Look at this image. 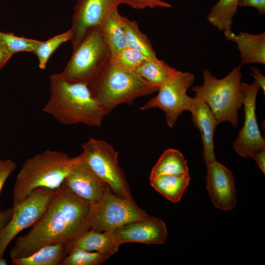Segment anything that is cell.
I'll list each match as a JSON object with an SVG mask.
<instances>
[{"label": "cell", "instance_id": "1", "mask_svg": "<svg viewBox=\"0 0 265 265\" xmlns=\"http://www.w3.org/2000/svg\"><path fill=\"white\" fill-rule=\"evenodd\" d=\"M90 209L62 185L41 217L17 239L10 251L11 259L29 256L47 245L73 241L91 229Z\"/></svg>", "mask_w": 265, "mask_h": 265}, {"label": "cell", "instance_id": "2", "mask_svg": "<svg viewBox=\"0 0 265 265\" xmlns=\"http://www.w3.org/2000/svg\"><path fill=\"white\" fill-rule=\"evenodd\" d=\"M50 99L43 111L65 125H102L106 112L85 82H72L60 73L50 76Z\"/></svg>", "mask_w": 265, "mask_h": 265}, {"label": "cell", "instance_id": "3", "mask_svg": "<svg viewBox=\"0 0 265 265\" xmlns=\"http://www.w3.org/2000/svg\"><path fill=\"white\" fill-rule=\"evenodd\" d=\"M77 160L66 153L46 150L27 159L17 176L13 192L15 207L37 188L56 189L62 185Z\"/></svg>", "mask_w": 265, "mask_h": 265}, {"label": "cell", "instance_id": "4", "mask_svg": "<svg viewBox=\"0 0 265 265\" xmlns=\"http://www.w3.org/2000/svg\"><path fill=\"white\" fill-rule=\"evenodd\" d=\"M88 86L106 115L122 104L131 105L137 98L157 92L159 88L134 71L120 69L110 62Z\"/></svg>", "mask_w": 265, "mask_h": 265}, {"label": "cell", "instance_id": "5", "mask_svg": "<svg viewBox=\"0 0 265 265\" xmlns=\"http://www.w3.org/2000/svg\"><path fill=\"white\" fill-rule=\"evenodd\" d=\"M242 65L235 67L220 79L205 69L203 84L192 87L195 96L209 106L218 124L229 122L234 128L238 125V111L243 105L244 99L241 82Z\"/></svg>", "mask_w": 265, "mask_h": 265}, {"label": "cell", "instance_id": "6", "mask_svg": "<svg viewBox=\"0 0 265 265\" xmlns=\"http://www.w3.org/2000/svg\"><path fill=\"white\" fill-rule=\"evenodd\" d=\"M111 55L103 39L100 28L89 31L72 55L61 76L72 82L92 81L107 66Z\"/></svg>", "mask_w": 265, "mask_h": 265}, {"label": "cell", "instance_id": "7", "mask_svg": "<svg viewBox=\"0 0 265 265\" xmlns=\"http://www.w3.org/2000/svg\"><path fill=\"white\" fill-rule=\"evenodd\" d=\"M80 155L91 170L118 196L134 202L124 173L118 163V152L107 142L90 138Z\"/></svg>", "mask_w": 265, "mask_h": 265}, {"label": "cell", "instance_id": "8", "mask_svg": "<svg viewBox=\"0 0 265 265\" xmlns=\"http://www.w3.org/2000/svg\"><path fill=\"white\" fill-rule=\"evenodd\" d=\"M149 216L144 210L137 206L135 201L118 196L108 186L99 202L91 206L89 220L91 229L106 232Z\"/></svg>", "mask_w": 265, "mask_h": 265}, {"label": "cell", "instance_id": "9", "mask_svg": "<svg viewBox=\"0 0 265 265\" xmlns=\"http://www.w3.org/2000/svg\"><path fill=\"white\" fill-rule=\"evenodd\" d=\"M57 191L46 188L33 190L13 208L8 223L0 231V259L13 239L24 229L32 226L42 216Z\"/></svg>", "mask_w": 265, "mask_h": 265}, {"label": "cell", "instance_id": "10", "mask_svg": "<svg viewBox=\"0 0 265 265\" xmlns=\"http://www.w3.org/2000/svg\"><path fill=\"white\" fill-rule=\"evenodd\" d=\"M194 80L195 76L190 72L178 70L171 80L159 88L158 94L140 109L159 108L165 114L167 125L173 127L183 112L189 111L190 97L186 93Z\"/></svg>", "mask_w": 265, "mask_h": 265}, {"label": "cell", "instance_id": "11", "mask_svg": "<svg viewBox=\"0 0 265 265\" xmlns=\"http://www.w3.org/2000/svg\"><path fill=\"white\" fill-rule=\"evenodd\" d=\"M244 92L243 105L244 122L233 143L235 152L241 157L252 158L257 152L265 150V141L259 129L256 116V103L259 86L254 81L241 82Z\"/></svg>", "mask_w": 265, "mask_h": 265}, {"label": "cell", "instance_id": "12", "mask_svg": "<svg viewBox=\"0 0 265 265\" xmlns=\"http://www.w3.org/2000/svg\"><path fill=\"white\" fill-rule=\"evenodd\" d=\"M121 0H78L74 7L72 19L71 42L74 50L90 30L100 28Z\"/></svg>", "mask_w": 265, "mask_h": 265}, {"label": "cell", "instance_id": "13", "mask_svg": "<svg viewBox=\"0 0 265 265\" xmlns=\"http://www.w3.org/2000/svg\"><path fill=\"white\" fill-rule=\"evenodd\" d=\"M62 185L91 206L97 204L109 186L83 161L80 155Z\"/></svg>", "mask_w": 265, "mask_h": 265}, {"label": "cell", "instance_id": "14", "mask_svg": "<svg viewBox=\"0 0 265 265\" xmlns=\"http://www.w3.org/2000/svg\"><path fill=\"white\" fill-rule=\"evenodd\" d=\"M206 187L212 204L223 211H231L237 203L234 179L231 170L215 158L205 162Z\"/></svg>", "mask_w": 265, "mask_h": 265}, {"label": "cell", "instance_id": "15", "mask_svg": "<svg viewBox=\"0 0 265 265\" xmlns=\"http://www.w3.org/2000/svg\"><path fill=\"white\" fill-rule=\"evenodd\" d=\"M119 244L139 242L150 244L164 243L167 238L165 222L153 216L128 223L111 231Z\"/></svg>", "mask_w": 265, "mask_h": 265}, {"label": "cell", "instance_id": "16", "mask_svg": "<svg viewBox=\"0 0 265 265\" xmlns=\"http://www.w3.org/2000/svg\"><path fill=\"white\" fill-rule=\"evenodd\" d=\"M189 111L192 114V120L195 128L200 132L203 145V157L205 162L215 159L213 151V136L217 121L209 106L196 96L189 97Z\"/></svg>", "mask_w": 265, "mask_h": 265}, {"label": "cell", "instance_id": "17", "mask_svg": "<svg viewBox=\"0 0 265 265\" xmlns=\"http://www.w3.org/2000/svg\"><path fill=\"white\" fill-rule=\"evenodd\" d=\"M227 40L236 43L241 64H265V32L252 34L246 31L235 34L232 30L224 31Z\"/></svg>", "mask_w": 265, "mask_h": 265}, {"label": "cell", "instance_id": "18", "mask_svg": "<svg viewBox=\"0 0 265 265\" xmlns=\"http://www.w3.org/2000/svg\"><path fill=\"white\" fill-rule=\"evenodd\" d=\"M68 253L75 249L99 252L110 256L115 254L120 246L111 232H101L90 229L73 241L66 243Z\"/></svg>", "mask_w": 265, "mask_h": 265}, {"label": "cell", "instance_id": "19", "mask_svg": "<svg viewBox=\"0 0 265 265\" xmlns=\"http://www.w3.org/2000/svg\"><path fill=\"white\" fill-rule=\"evenodd\" d=\"M151 186L167 200L180 201L190 182L189 174L160 175L149 177Z\"/></svg>", "mask_w": 265, "mask_h": 265}, {"label": "cell", "instance_id": "20", "mask_svg": "<svg viewBox=\"0 0 265 265\" xmlns=\"http://www.w3.org/2000/svg\"><path fill=\"white\" fill-rule=\"evenodd\" d=\"M118 8L105 19L100 28L111 57L127 47V40Z\"/></svg>", "mask_w": 265, "mask_h": 265}, {"label": "cell", "instance_id": "21", "mask_svg": "<svg viewBox=\"0 0 265 265\" xmlns=\"http://www.w3.org/2000/svg\"><path fill=\"white\" fill-rule=\"evenodd\" d=\"M68 254L66 244L58 243L44 246L29 256L11 261L13 265H59Z\"/></svg>", "mask_w": 265, "mask_h": 265}, {"label": "cell", "instance_id": "22", "mask_svg": "<svg viewBox=\"0 0 265 265\" xmlns=\"http://www.w3.org/2000/svg\"><path fill=\"white\" fill-rule=\"evenodd\" d=\"M178 70L164 60H146L135 71L143 80L159 88L171 80Z\"/></svg>", "mask_w": 265, "mask_h": 265}, {"label": "cell", "instance_id": "23", "mask_svg": "<svg viewBox=\"0 0 265 265\" xmlns=\"http://www.w3.org/2000/svg\"><path fill=\"white\" fill-rule=\"evenodd\" d=\"M189 174L187 161L178 150L169 148L164 151L153 167L150 177L160 175Z\"/></svg>", "mask_w": 265, "mask_h": 265}, {"label": "cell", "instance_id": "24", "mask_svg": "<svg viewBox=\"0 0 265 265\" xmlns=\"http://www.w3.org/2000/svg\"><path fill=\"white\" fill-rule=\"evenodd\" d=\"M121 18L127 47L139 51L149 60L158 59L150 39L139 29L138 23L122 15Z\"/></svg>", "mask_w": 265, "mask_h": 265}, {"label": "cell", "instance_id": "25", "mask_svg": "<svg viewBox=\"0 0 265 265\" xmlns=\"http://www.w3.org/2000/svg\"><path fill=\"white\" fill-rule=\"evenodd\" d=\"M240 0H218L212 8L207 20L218 30H232L233 18L236 15Z\"/></svg>", "mask_w": 265, "mask_h": 265}, {"label": "cell", "instance_id": "26", "mask_svg": "<svg viewBox=\"0 0 265 265\" xmlns=\"http://www.w3.org/2000/svg\"><path fill=\"white\" fill-rule=\"evenodd\" d=\"M72 36V31L70 28L66 32L57 34L45 41H42L33 52L38 59L39 67L42 70L46 69L52 54L61 44L71 40Z\"/></svg>", "mask_w": 265, "mask_h": 265}, {"label": "cell", "instance_id": "27", "mask_svg": "<svg viewBox=\"0 0 265 265\" xmlns=\"http://www.w3.org/2000/svg\"><path fill=\"white\" fill-rule=\"evenodd\" d=\"M110 257L99 252L75 249L68 253L59 265H99L104 263Z\"/></svg>", "mask_w": 265, "mask_h": 265}, {"label": "cell", "instance_id": "28", "mask_svg": "<svg viewBox=\"0 0 265 265\" xmlns=\"http://www.w3.org/2000/svg\"><path fill=\"white\" fill-rule=\"evenodd\" d=\"M148 59L139 51L127 47L111 57L110 62L120 69L135 71L143 62Z\"/></svg>", "mask_w": 265, "mask_h": 265}, {"label": "cell", "instance_id": "29", "mask_svg": "<svg viewBox=\"0 0 265 265\" xmlns=\"http://www.w3.org/2000/svg\"><path fill=\"white\" fill-rule=\"evenodd\" d=\"M0 39L13 55L20 52H33L42 41L19 37L12 33H6L0 30Z\"/></svg>", "mask_w": 265, "mask_h": 265}, {"label": "cell", "instance_id": "30", "mask_svg": "<svg viewBox=\"0 0 265 265\" xmlns=\"http://www.w3.org/2000/svg\"><path fill=\"white\" fill-rule=\"evenodd\" d=\"M122 3L126 4L136 9L157 7L170 8L171 4L161 0H121Z\"/></svg>", "mask_w": 265, "mask_h": 265}, {"label": "cell", "instance_id": "31", "mask_svg": "<svg viewBox=\"0 0 265 265\" xmlns=\"http://www.w3.org/2000/svg\"><path fill=\"white\" fill-rule=\"evenodd\" d=\"M16 168V163L11 159H0V193L6 181Z\"/></svg>", "mask_w": 265, "mask_h": 265}, {"label": "cell", "instance_id": "32", "mask_svg": "<svg viewBox=\"0 0 265 265\" xmlns=\"http://www.w3.org/2000/svg\"><path fill=\"white\" fill-rule=\"evenodd\" d=\"M238 6L252 7L258 10L259 14L265 13V0H240Z\"/></svg>", "mask_w": 265, "mask_h": 265}, {"label": "cell", "instance_id": "33", "mask_svg": "<svg viewBox=\"0 0 265 265\" xmlns=\"http://www.w3.org/2000/svg\"><path fill=\"white\" fill-rule=\"evenodd\" d=\"M252 73L250 74L254 79V81L258 84L260 88H261L264 93H265V77L262 72L256 67L250 68Z\"/></svg>", "mask_w": 265, "mask_h": 265}, {"label": "cell", "instance_id": "34", "mask_svg": "<svg viewBox=\"0 0 265 265\" xmlns=\"http://www.w3.org/2000/svg\"><path fill=\"white\" fill-rule=\"evenodd\" d=\"M12 56L0 39V70L4 66Z\"/></svg>", "mask_w": 265, "mask_h": 265}, {"label": "cell", "instance_id": "35", "mask_svg": "<svg viewBox=\"0 0 265 265\" xmlns=\"http://www.w3.org/2000/svg\"><path fill=\"white\" fill-rule=\"evenodd\" d=\"M13 213V207L0 211V231L8 223Z\"/></svg>", "mask_w": 265, "mask_h": 265}, {"label": "cell", "instance_id": "36", "mask_svg": "<svg viewBox=\"0 0 265 265\" xmlns=\"http://www.w3.org/2000/svg\"><path fill=\"white\" fill-rule=\"evenodd\" d=\"M264 174L265 173V150L256 153L252 157Z\"/></svg>", "mask_w": 265, "mask_h": 265}, {"label": "cell", "instance_id": "37", "mask_svg": "<svg viewBox=\"0 0 265 265\" xmlns=\"http://www.w3.org/2000/svg\"><path fill=\"white\" fill-rule=\"evenodd\" d=\"M7 262L3 257L0 259V265H7Z\"/></svg>", "mask_w": 265, "mask_h": 265}]
</instances>
